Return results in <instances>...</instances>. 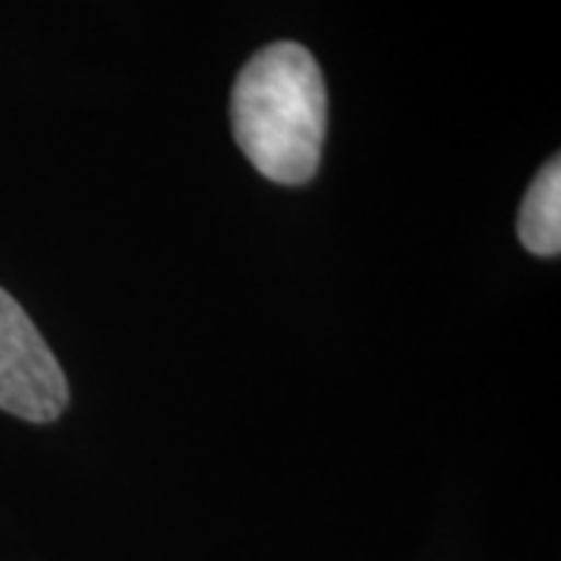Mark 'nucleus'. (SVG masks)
<instances>
[{"label": "nucleus", "instance_id": "3", "mask_svg": "<svg viewBox=\"0 0 561 561\" xmlns=\"http://www.w3.org/2000/svg\"><path fill=\"white\" fill-rule=\"evenodd\" d=\"M518 241L534 256H559L561 250V162L540 169L518 209Z\"/></svg>", "mask_w": 561, "mask_h": 561}, {"label": "nucleus", "instance_id": "1", "mask_svg": "<svg viewBox=\"0 0 561 561\" xmlns=\"http://www.w3.org/2000/svg\"><path fill=\"white\" fill-rule=\"evenodd\" d=\"M231 128L243 157L268 181L312 179L328 131V88L316 57L294 41L253 54L231 91Z\"/></svg>", "mask_w": 561, "mask_h": 561}, {"label": "nucleus", "instance_id": "2", "mask_svg": "<svg viewBox=\"0 0 561 561\" xmlns=\"http://www.w3.org/2000/svg\"><path fill=\"white\" fill-rule=\"evenodd\" d=\"M69 402V383L35 321L0 287V409L47 424Z\"/></svg>", "mask_w": 561, "mask_h": 561}]
</instances>
